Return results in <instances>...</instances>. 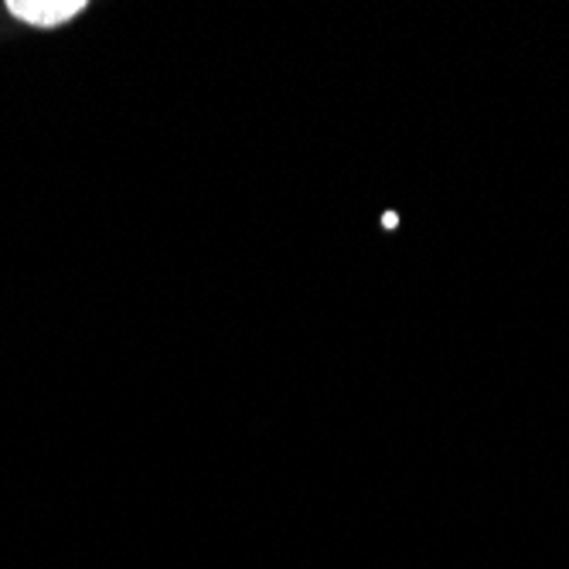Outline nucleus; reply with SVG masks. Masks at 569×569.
I'll use <instances>...</instances> for the list:
<instances>
[{
	"mask_svg": "<svg viewBox=\"0 0 569 569\" xmlns=\"http://www.w3.org/2000/svg\"><path fill=\"white\" fill-rule=\"evenodd\" d=\"M8 11L31 28H59L86 11V0H8Z\"/></svg>",
	"mask_w": 569,
	"mask_h": 569,
	"instance_id": "f257e3e1",
	"label": "nucleus"
}]
</instances>
